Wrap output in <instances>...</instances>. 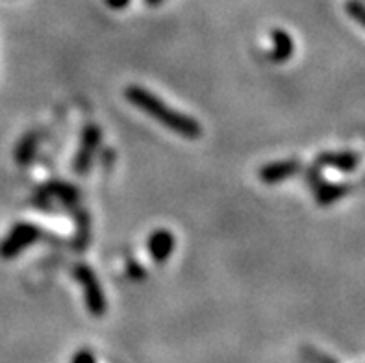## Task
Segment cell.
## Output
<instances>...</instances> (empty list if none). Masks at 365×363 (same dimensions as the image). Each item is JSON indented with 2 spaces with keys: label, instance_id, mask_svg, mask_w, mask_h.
I'll list each match as a JSON object with an SVG mask.
<instances>
[{
  "label": "cell",
  "instance_id": "cell-1",
  "mask_svg": "<svg viewBox=\"0 0 365 363\" xmlns=\"http://www.w3.org/2000/svg\"><path fill=\"white\" fill-rule=\"evenodd\" d=\"M125 97L138 110H141L148 117L156 119L158 123L171 130V132L178 133L180 138L199 139L202 136V126H200V123L195 117L173 110L162 98H158L154 93L141 88V86H128L125 89Z\"/></svg>",
  "mask_w": 365,
  "mask_h": 363
},
{
  "label": "cell",
  "instance_id": "cell-2",
  "mask_svg": "<svg viewBox=\"0 0 365 363\" xmlns=\"http://www.w3.org/2000/svg\"><path fill=\"white\" fill-rule=\"evenodd\" d=\"M73 275L82 285L83 300H86L88 312L91 313L93 317H102L108 310V300L104 297V291H102L101 282H98L95 271L86 263H78V265H74Z\"/></svg>",
  "mask_w": 365,
  "mask_h": 363
},
{
  "label": "cell",
  "instance_id": "cell-3",
  "mask_svg": "<svg viewBox=\"0 0 365 363\" xmlns=\"http://www.w3.org/2000/svg\"><path fill=\"white\" fill-rule=\"evenodd\" d=\"M41 237V230L32 223H19L8 232L4 240L0 241V257L14 260L24 248L32 247Z\"/></svg>",
  "mask_w": 365,
  "mask_h": 363
},
{
  "label": "cell",
  "instance_id": "cell-4",
  "mask_svg": "<svg viewBox=\"0 0 365 363\" xmlns=\"http://www.w3.org/2000/svg\"><path fill=\"white\" fill-rule=\"evenodd\" d=\"M102 143V130L97 124H88L86 128L82 130V138H80L78 152L74 156L73 169L78 173V175H86L89 169L93 167V160L97 156L98 148H101Z\"/></svg>",
  "mask_w": 365,
  "mask_h": 363
},
{
  "label": "cell",
  "instance_id": "cell-5",
  "mask_svg": "<svg viewBox=\"0 0 365 363\" xmlns=\"http://www.w3.org/2000/svg\"><path fill=\"white\" fill-rule=\"evenodd\" d=\"M301 170V161L299 160H280V161H273V163H267L259 169L258 176L259 180L267 185H274L280 184L284 180L292 178L295 176L297 173Z\"/></svg>",
  "mask_w": 365,
  "mask_h": 363
},
{
  "label": "cell",
  "instance_id": "cell-6",
  "mask_svg": "<svg viewBox=\"0 0 365 363\" xmlns=\"http://www.w3.org/2000/svg\"><path fill=\"white\" fill-rule=\"evenodd\" d=\"M147 250L156 263H163L175 250V235L169 230H156L148 235Z\"/></svg>",
  "mask_w": 365,
  "mask_h": 363
},
{
  "label": "cell",
  "instance_id": "cell-7",
  "mask_svg": "<svg viewBox=\"0 0 365 363\" xmlns=\"http://www.w3.org/2000/svg\"><path fill=\"white\" fill-rule=\"evenodd\" d=\"M80 197V191L74 185L67 184V182H61V180H52L48 184L41 185L39 191H37V198H43V200H51V198H60L61 203L73 204L76 203Z\"/></svg>",
  "mask_w": 365,
  "mask_h": 363
},
{
  "label": "cell",
  "instance_id": "cell-8",
  "mask_svg": "<svg viewBox=\"0 0 365 363\" xmlns=\"http://www.w3.org/2000/svg\"><path fill=\"white\" fill-rule=\"evenodd\" d=\"M273 52H271V60L274 63H286L289 58L295 52V43H293V37L282 30V28H274L273 34Z\"/></svg>",
  "mask_w": 365,
  "mask_h": 363
},
{
  "label": "cell",
  "instance_id": "cell-9",
  "mask_svg": "<svg viewBox=\"0 0 365 363\" xmlns=\"http://www.w3.org/2000/svg\"><path fill=\"white\" fill-rule=\"evenodd\" d=\"M317 167H334L343 173H352L358 167V156L352 152H324L317 158Z\"/></svg>",
  "mask_w": 365,
  "mask_h": 363
},
{
  "label": "cell",
  "instance_id": "cell-10",
  "mask_svg": "<svg viewBox=\"0 0 365 363\" xmlns=\"http://www.w3.org/2000/svg\"><path fill=\"white\" fill-rule=\"evenodd\" d=\"M39 143H41V132L24 133L21 141L15 145V160H17L19 165H28L36 158Z\"/></svg>",
  "mask_w": 365,
  "mask_h": 363
},
{
  "label": "cell",
  "instance_id": "cell-11",
  "mask_svg": "<svg viewBox=\"0 0 365 363\" xmlns=\"http://www.w3.org/2000/svg\"><path fill=\"white\" fill-rule=\"evenodd\" d=\"M349 185H338V184H324L321 182L317 188H315V200L321 206H329V204L336 203L341 197L349 193Z\"/></svg>",
  "mask_w": 365,
  "mask_h": 363
},
{
  "label": "cell",
  "instance_id": "cell-12",
  "mask_svg": "<svg viewBox=\"0 0 365 363\" xmlns=\"http://www.w3.org/2000/svg\"><path fill=\"white\" fill-rule=\"evenodd\" d=\"M345 11L349 14V17L352 21H356L358 24L365 28V4L360 0H347L345 2Z\"/></svg>",
  "mask_w": 365,
  "mask_h": 363
},
{
  "label": "cell",
  "instance_id": "cell-13",
  "mask_svg": "<svg viewBox=\"0 0 365 363\" xmlns=\"http://www.w3.org/2000/svg\"><path fill=\"white\" fill-rule=\"evenodd\" d=\"M71 363H97V359H95V356H93L91 350L82 349V350H78V352H74Z\"/></svg>",
  "mask_w": 365,
  "mask_h": 363
},
{
  "label": "cell",
  "instance_id": "cell-14",
  "mask_svg": "<svg viewBox=\"0 0 365 363\" xmlns=\"http://www.w3.org/2000/svg\"><path fill=\"white\" fill-rule=\"evenodd\" d=\"M104 4L110 9H125L128 8L130 0H104Z\"/></svg>",
  "mask_w": 365,
  "mask_h": 363
},
{
  "label": "cell",
  "instance_id": "cell-15",
  "mask_svg": "<svg viewBox=\"0 0 365 363\" xmlns=\"http://www.w3.org/2000/svg\"><path fill=\"white\" fill-rule=\"evenodd\" d=\"M128 275L132 276V278H143V276H145L143 267L139 265V263H130V265H128Z\"/></svg>",
  "mask_w": 365,
  "mask_h": 363
},
{
  "label": "cell",
  "instance_id": "cell-16",
  "mask_svg": "<svg viewBox=\"0 0 365 363\" xmlns=\"http://www.w3.org/2000/svg\"><path fill=\"white\" fill-rule=\"evenodd\" d=\"M165 0H145V4L150 6V8H158L160 4H163Z\"/></svg>",
  "mask_w": 365,
  "mask_h": 363
}]
</instances>
